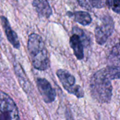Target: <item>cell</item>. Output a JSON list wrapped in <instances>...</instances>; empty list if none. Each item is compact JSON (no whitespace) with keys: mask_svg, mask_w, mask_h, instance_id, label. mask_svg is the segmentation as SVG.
Returning a JSON list of instances; mask_svg holds the SVG:
<instances>
[{"mask_svg":"<svg viewBox=\"0 0 120 120\" xmlns=\"http://www.w3.org/2000/svg\"><path fill=\"white\" fill-rule=\"evenodd\" d=\"M111 80L105 68L98 70L91 78V96L101 103H108L111 100L112 95Z\"/></svg>","mask_w":120,"mask_h":120,"instance_id":"1","label":"cell"},{"mask_svg":"<svg viewBox=\"0 0 120 120\" xmlns=\"http://www.w3.org/2000/svg\"><path fill=\"white\" fill-rule=\"evenodd\" d=\"M27 49L34 68L38 70H46L49 68L50 60L48 51L42 38L36 33L28 37Z\"/></svg>","mask_w":120,"mask_h":120,"instance_id":"2","label":"cell"},{"mask_svg":"<svg viewBox=\"0 0 120 120\" xmlns=\"http://www.w3.org/2000/svg\"><path fill=\"white\" fill-rule=\"evenodd\" d=\"M18 107L6 93L0 91V120H19Z\"/></svg>","mask_w":120,"mask_h":120,"instance_id":"3","label":"cell"},{"mask_svg":"<svg viewBox=\"0 0 120 120\" xmlns=\"http://www.w3.org/2000/svg\"><path fill=\"white\" fill-rule=\"evenodd\" d=\"M58 78L62 84L63 88L69 93L75 96L78 98H83L84 91L79 85L75 84V78L65 70H58L56 72Z\"/></svg>","mask_w":120,"mask_h":120,"instance_id":"4","label":"cell"},{"mask_svg":"<svg viewBox=\"0 0 120 120\" xmlns=\"http://www.w3.org/2000/svg\"><path fill=\"white\" fill-rule=\"evenodd\" d=\"M115 30V22L110 15H105L101 19V22L95 29V38L96 42L100 45L106 43L108 39Z\"/></svg>","mask_w":120,"mask_h":120,"instance_id":"5","label":"cell"},{"mask_svg":"<svg viewBox=\"0 0 120 120\" xmlns=\"http://www.w3.org/2000/svg\"><path fill=\"white\" fill-rule=\"evenodd\" d=\"M37 85L40 95L46 103H51L55 101L56 93L49 81L44 78H38L37 79Z\"/></svg>","mask_w":120,"mask_h":120,"instance_id":"6","label":"cell"},{"mask_svg":"<svg viewBox=\"0 0 120 120\" xmlns=\"http://www.w3.org/2000/svg\"><path fill=\"white\" fill-rule=\"evenodd\" d=\"M1 21L3 28L4 30V32H5V34L6 35V37L8 40L9 41V42L15 49H19L20 44L18 37L15 32L12 30L8 19L5 16H1Z\"/></svg>","mask_w":120,"mask_h":120,"instance_id":"7","label":"cell"},{"mask_svg":"<svg viewBox=\"0 0 120 120\" xmlns=\"http://www.w3.org/2000/svg\"><path fill=\"white\" fill-rule=\"evenodd\" d=\"M32 6L41 17L48 18L52 15V9L49 0H33Z\"/></svg>","mask_w":120,"mask_h":120,"instance_id":"8","label":"cell"},{"mask_svg":"<svg viewBox=\"0 0 120 120\" xmlns=\"http://www.w3.org/2000/svg\"><path fill=\"white\" fill-rule=\"evenodd\" d=\"M70 44L74 51L75 56L78 60L84 58V47L82 39L77 34H73L70 39Z\"/></svg>","mask_w":120,"mask_h":120,"instance_id":"9","label":"cell"},{"mask_svg":"<svg viewBox=\"0 0 120 120\" xmlns=\"http://www.w3.org/2000/svg\"><path fill=\"white\" fill-rule=\"evenodd\" d=\"M67 15L70 17L74 16L75 20L76 22H77L78 23H79L82 25H84V26L89 25L92 22V18H91L90 14L86 11H75L74 13L68 12Z\"/></svg>","mask_w":120,"mask_h":120,"instance_id":"10","label":"cell"},{"mask_svg":"<svg viewBox=\"0 0 120 120\" xmlns=\"http://www.w3.org/2000/svg\"><path fill=\"white\" fill-rule=\"evenodd\" d=\"M14 69H15L16 76L18 78V80H19L18 82H20V84L22 86L23 89L27 93V91H29V88H30V83L25 76V74L24 73L22 70V68H21L20 64L15 63L14 65Z\"/></svg>","mask_w":120,"mask_h":120,"instance_id":"11","label":"cell"},{"mask_svg":"<svg viewBox=\"0 0 120 120\" xmlns=\"http://www.w3.org/2000/svg\"><path fill=\"white\" fill-rule=\"evenodd\" d=\"M108 65L120 66V44L117 43L112 49L108 58Z\"/></svg>","mask_w":120,"mask_h":120,"instance_id":"12","label":"cell"},{"mask_svg":"<svg viewBox=\"0 0 120 120\" xmlns=\"http://www.w3.org/2000/svg\"><path fill=\"white\" fill-rule=\"evenodd\" d=\"M79 4L83 8L91 9L92 8H101L103 6L102 0H78Z\"/></svg>","mask_w":120,"mask_h":120,"instance_id":"13","label":"cell"},{"mask_svg":"<svg viewBox=\"0 0 120 120\" xmlns=\"http://www.w3.org/2000/svg\"><path fill=\"white\" fill-rule=\"evenodd\" d=\"M105 4L116 13H120V0H106Z\"/></svg>","mask_w":120,"mask_h":120,"instance_id":"14","label":"cell"}]
</instances>
